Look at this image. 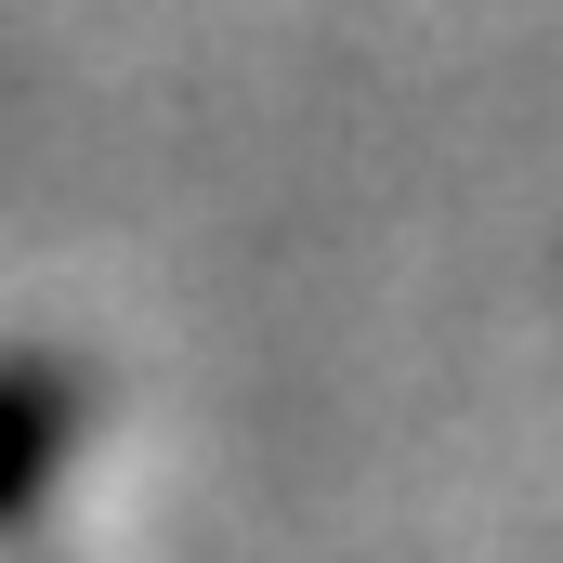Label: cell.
Listing matches in <instances>:
<instances>
[{
  "mask_svg": "<svg viewBox=\"0 0 563 563\" xmlns=\"http://www.w3.org/2000/svg\"><path fill=\"white\" fill-rule=\"evenodd\" d=\"M66 445H79V380L40 367V354H13L0 367V525L66 472Z\"/></svg>",
  "mask_w": 563,
  "mask_h": 563,
  "instance_id": "6da1fadb",
  "label": "cell"
}]
</instances>
